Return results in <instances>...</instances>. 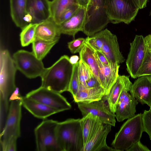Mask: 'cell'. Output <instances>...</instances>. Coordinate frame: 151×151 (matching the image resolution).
Wrapping results in <instances>:
<instances>
[{
	"label": "cell",
	"instance_id": "6da1fadb",
	"mask_svg": "<svg viewBox=\"0 0 151 151\" xmlns=\"http://www.w3.org/2000/svg\"><path fill=\"white\" fill-rule=\"evenodd\" d=\"M17 70L9 51L1 49L0 52V121L6 119L9 107V98L17 87L15 78Z\"/></svg>",
	"mask_w": 151,
	"mask_h": 151
},
{
	"label": "cell",
	"instance_id": "7a4b0ae2",
	"mask_svg": "<svg viewBox=\"0 0 151 151\" xmlns=\"http://www.w3.org/2000/svg\"><path fill=\"white\" fill-rule=\"evenodd\" d=\"M74 65L68 56H61L51 66L45 68L40 77L41 86L60 93L68 91Z\"/></svg>",
	"mask_w": 151,
	"mask_h": 151
},
{
	"label": "cell",
	"instance_id": "3957f363",
	"mask_svg": "<svg viewBox=\"0 0 151 151\" xmlns=\"http://www.w3.org/2000/svg\"><path fill=\"white\" fill-rule=\"evenodd\" d=\"M22 106L21 99L10 101L6 119L0 133V144L3 151L17 150V140L21 136Z\"/></svg>",
	"mask_w": 151,
	"mask_h": 151
},
{
	"label": "cell",
	"instance_id": "277c9868",
	"mask_svg": "<svg viewBox=\"0 0 151 151\" xmlns=\"http://www.w3.org/2000/svg\"><path fill=\"white\" fill-rule=\"evenodd\" d=\"M56 133L60 151H82L84 145L80 119L58 122Z\"/></svg>",
	"mask_w": 151,
	"mask_h": 151
},
{
	"label": "cell",
	"instance_id": "5b68a950",
	"mask_svg": "<svg viewBox=\"0 0 151 151\" xmlns=\"http://www.w3.org/2000/svg\"><path fill=\"white\" fill-rule=\"evenodd\" d=\"M142 114L128 119L115 135L111 145L116 151H127L132 145L140 141L143 132Z\"/></svg>",
	"mask_w": 151,
	"mask_h": 151
},
{
	"label": "cell",
	"instance_id": "8992f818",
	"mask_svg": "<svg viewBox=\"0 0 151 151\" xmlns=\"http://www.w3.org/2000/svg\"><path fill=\"white\" fill-rule=\"evenodd\" d=\"M109 22L105 0H91L86 11L82 32L88 37H91L102 30Z\"/></svg>",
	"mask_w": 151,
	"mask_h": 151
},
{
	"label": "cell",
	"instance_id": "52a82bcc",
	"mask_svg": "<svg viewBox=\"0 0 151 151\" xmlns=\"http://www.w3.org/2000/svg\"><path fill=\"white\" fill-rule=\"evenodd\" d=\"M105 5L110 22L114 24H129L139 9L132 0H105Z\"/></svg>",
	"mask_w": 151,
	"mask_h": 151
},
{
	"label": "cell",
	"instance_id": "ba28073f",
	"mask_svg": "<svg viewBox=\"0 0 151 151\" xmlns=\"http://www.w3.org/2000/svg\"><path fill=\"white\" fill-rule=\"evenodd\" d=\"M58 122L45 119L34 129L37 151H60L58 145L56 129Z\"/></svg>",
	"mask_w": 151,
	"mask_h": 151
},
{
	"label": "cell",
	"instance_id": "9c48e42d",
	"mask_svg": "<svg viewBox=\"0 0 151 151\" xmlns=\"http://www.w3.org/2000/svg\"><path fill=\"white\" fill-rule=\"evenodd\" d=\"M12 58L17 70L29 78L40 77L45 69L42 60L32 52L19 50L13 54Z\"/></svg>",
	"mask_w": 151,
	"mask_h": 151
},
{
	"label": "cell",
	"instance_id": "30bf717a",
	"mask_svg": "<svg viewBox=\"0 0 151 151\" xmlns=\"http://www.w3.org/2000/svg\"><path fill=\"white\" fill-rule=\"evenodd\" d=\"M25 96L57 109L60 112L71 108L70 104L61 93L41 86L30 91Z\"/></svg>",
	"mask_w": 151,
	"mask_h": 151
},
{
	"label": "cell",
	"instance_id": "8fae6325",
	"mask_svg": "<svg viewBox=\"0 0 151 151\" xmlns=\"http://www.w3.org/2000/svg\"><path fill=\"white\" fill-rule=\"evenodd\" d=\"M144 37L136 35L130 43V48L126 61L127 70L131 77L138 78V73L144 59L146 51Z\"/></svg>",
	"mask_w": 151,
	"mask_h": 151
},
{
	"label": "cell",
	"instance_id": "7c38bea8",
	"mask_svg": "<svg viewBox=\"0 0 151 151\" xmlns=\"http://www.w3.org/2000/svg\"><path fill=\"white\" fill-rule=\"evenodd\" d=\"M77 104L83 117L91 113L98 116L103 123L115 126V114L111 111L106 95H104L99 101L89 103L79 102Z\"/></svg>",
	"mask_w": 151,
	"mask_h": 151
},
{
	"label": "cell",
	"instance_id": "4fadbf2b",
	"mask_svg": "<svg viewBox=\"0 0 151 151\" xmlns=\"http://www.w3.org/2000/svg\"><path fill=\"white\" fill-rule=\"evenodd\" d=\"M132 84L130 80L126 83L119 98L115 113L116 118L119 122H122L135 115L136 107L138 102L128 92Z\"/></svg>",
	"mask_w": 151,
	"mask_h": 151
},
{
	"label": "cell",
	"instance_id": "5bb4252c",
	"mask_svg": "<svg viewBox=\"0 0 151 151\" xmlns=\"http://www.w3.org/2000/svg\"><path fill=\"white\" fill-rule=\"evenodd\" d=\"M104 31L101 52L110 64H119L123 63L125 60L120 51L116 36L107 29Z\"/></svg>",
	"mask_w": 151,
	"mask_h": 151
},
{
	"label": "cell",
	"instance_id": "9a60e30c",
	"mask_svg": "<svg viewBox=\"0 0 151 151\" xmlns=\"http://www.w3.org/2000/svg\"><path fill=\"white\" fill-rule=\"evenodd\" d=\"M132 84L129 91L130 94L142 104L151 105V76L138 77Z\"/></svg>",
	"mask_w": 151,
	"mask_h": 151
},
{
	"label": "cell",
	"instance_id": "2e32d148",
	"mask_svg": "<svg viewBox=\"0 0 151 151\" xmlns=\"http://www.w3.org/2000/svg\"><path fill=\"white\" fill-rule=\"evenodd\" d=\"M49 0H27V14L32 18V23L38 24L51 18Z\"/></svg>",
	"mask_w": 151,
	"mask_h": 151
},
{
	"label": "cell",
	"instance_id": "e0dca14e",
	"mask_svg": "<svg viewBox=\"0 0 151 151\" xmlns=\"http://www.w3.org/2000/svg\"><path fill=\"white\" fill-rule=\"evenodd\" d=\"M111 126L103 123L91 139L84 146L82 151H115L109 147L106 138L111 130Z\"/></svg>",
	"mask_w": 151,
	"mask_h": 151
},
{
	"label": "cell",
	"instance_id": "ac0fdd59",
	"mask_svg": "<svg viewBox=\"0 0 151 151\" xmlns=\"http://www.w3.org/2000/svg\"><path fill=\"white\" fill-rule=\"evenodd\" d=\"M86 10L80 6L77 12L69 19L58 25L61 34L71 35L74 37L79 31H82L85 20Z\"/></svg>",
	"mask_w": 151,
	"mask_h": 151
},
{
	"label": "cell",
	"instance_id": "d6986e66",
	"mask_svg": "<svg viewBox=\"0 0 151 151\" xmlns=\"http://www.w3.org/2000/svg\"><path fill=\"white\" fill-rule=\"evenodd\" d=\"M61 34L58 25L50 18L37 24L35 31V40L58 42Z\"/></svg>",
	"mask_w": 151,
	"mask_h": 151
},
{
	"label": "cell",
	"instance_id": "ffe728a7",
	"mask_svg": "<svg viewBox=\"0 0 151 151\" xmlns=\"http://www.w3.org/2000/svg\"><path fill=\"white\" fill-rule=\"evenodd\" d=\"M21 101L22 106L37 118L45 119L52 115L60 112L57 109L26 96H22Z\"/></svg>",
	"mask_w": 151,
	"mask_h": 151
},
{
	"label": "cell",
	"instance_id": "44dd1931",
	"mask_svg": "<svg viewBox=\"0 0 151 151\" xmlns=\"http://www.w3.org/2000/svg\"><path fill=\"white\" fill-rule=\"evenodd\" d=\"M80 122L83 134L84 146L96 133L103 123L98 116L91 113L80 119Z\"/></svg>",
	"mask_w": 151,
	"mask_h": 151
},
{
	"label": "cell",
	"instance_id": "7402d4cb",
	"mask_svg": "<svg viewBox=\"0 0 151 151\" xmlns=\"http://www.w3.org/2000/svg\"><path fill=\"white\" fill-rule=\"evenodd\" d=\"M104 95V90L101 87L88 88L80 83L78 91L73 98L77 103H89L101 100Z\"/></svg>",
	"mask_w": 151,
	"mask_h": 151
},
{
	"label": "cell",
	"instance_id": "603a6c76",
	"mask_svg": "<svg viewBox=\"0 0 151 151\" xmlns=\"http://www.w3.org/2000/svg\"><path fill=\"white\" fill-rule=\"evenodd\" d=\"M129 80V76L119 75L109 93L106 95L109 107L113 113H116L118 101L123 88Z\"/></svg>",
	"mask_w": 151,
	"mask_h": 151
},
{
	"label": "cell",
	"instance_id": "cb8c5ba5",
	"mask_svg": "<svg viewBox=\"0 0 151 151\" xmlns=\"http://www.w3.org/2000/svg\"><path fill=\"white\" fill-rule=\"evenodd\" d=\"M9 1L12 19L16 26L22 29L28 25L24 20L27 14V0H9Z\"/></svg>",
	"mask_w": 151,
	"mask_h": 151
},
{
	"label": "cell",
	"instance_id": "d4e9b609",
	"mask_svg": "<svg viewBox=\"0 0 151 151\" xmlns=\"http://www.w3.org/2000/svg\"><path fill=\"white\" fill-rule=\"evenodd\" d=\"M79 53L80 59L88 66L99 82V66L94 50L85 42Z\"/></svg>",
	"mask_w": 151,
	"mask_h": 151
},
{
	"label": "cell",
	"instance_id": "484cf974",
	"mask_svg": "<svg viewBox=\"0 0 151 151\" xmlns=\"http://www.w3.org/2000/svg\"><path fill=\"white\" fill-rule=\"evenodd\" d=\"M101 64L104 79L106 95L109 93L119 75L118 72L120 65L118 64H110L107 65L101 63Z\"/></svg>",
	"mask_w": 151,
	"mask_h": 151
},
{
	"label": "cell",
	"instance_id": "4316f807",
	"mask_svg": "<svg viewBox=\"0 0 151 151\" xmlns=\"http://www.w3.org/2000/svg\"><path fill=\"white\" fill-rule=\"evenodd\" d=\"M74 4H78L76 0H52L50 1L51 18L56 24L65 10Z\"/></svg>",
	"mask_w": 151,
	"mask_h": 151
},
{
	"label": "cell",
	"instance_id": "83f0119b",
	"mask_svg": "<svg viewBox=\"0 0 151 151\" xmlns=\"http://www.w3.org/2000/svg\"><path fill=\"white\" fill-rule=\"evenodd\" d=\"M57 42L35 40L32 43V52L37 58L42 60Z\"/></svg>",
	"mask_w": 151,
	"mask_h": 151
},
{
	"label": "cell",
	"instance_id": "f1b7e54d",
	"mask_svg": "<svg viewBox=\"0 0 151 151\" xmlns=\"http://www.w3.org/2000/svg\"><path fill=\"white\" fill-rule=\"evenodd\" d=\"M37 24L30 23L22 29L20 34L21 44L22 47L28 46L35 40V34Z\"/></svg>",
	"mask_w": 151,
	"mask_h": 151
},
{
	"label": "cell",
	"instance_id": "f546056e",
	"mask_svg": "<svg viewBox=\"0 0 151 151\" xmlns=\"http://www.w3.org/2000/svg\"><path fill=\"white\" fill-rule=\"evenodd\" d=\"M104 30L86 38L85 42L95 51H101L103 45Z\"/></svg>",
	"mask_w": 151,
	"mask_h": 151
},
{
	"label": "cell",
	"instance_id": "4dcf8cb0",
	"mask_svg": "<svg viewBox=\"0 0 151 151\" xmlns=\"http://www.w3.org/2000/svg\"><path fill=\"white\" fill-rule=\"evenodd\" d=\"M79 61L74 64L73 74L69 85L68 91L74 97L77 93L79 88L78 68Z\"/></svg>",
	"mask_w": 151,
	"mask_h": 151
},
{
	"label": "cell",
	"instance_id": "1f68e13d",
	"mask_svg": "<svg viewBox=\"0 0 151 151\" xmlns=\"http://www.w3.org/2000/svg\"><path fill=\"white\" fill-rule=\"evenodd\" d=\"M78 73L80 83L85 87L86 81L93 74L88 66L81 60H79Z\"/></svg>",
	"mask_w": 151,
	"mask_h": 151
},
{
	"label": "cell",
	"instance_id": "d6a6232c",
	"mask_svg": "<svg viewBox=\"0 0 151 151\" xmlns=\"http://www.w3.org/2000/svg\"><path fill=\"white\" fill-rule=\"evenodd\" d=\"M145 75L151 76V50L147 49L144 59L139 70L137 77Z\"/></svg>",
	"mask_w": 151,
	"mask_h": 151
},
{
	"label": "cell",
	"instance_id": "836d02e7",
	"mask_svg": "<svg viewBox=\"0 0 151 151\" xmlns=\"http://www.w3.org/2000/svg\"><path fill=\"white\" fill-rule=\"evenodd\" d=\"M79 7L78 4L70 5L62 14L56 24L60 25L69 19L77 12Z\"/></svg>",
	"mask_w": 151,
	"mask_h": 151
},
{
	"label": "cell",
	"instance_id": "e575fe53",
	"mask_svg": "<svg viewBox=\"0 0 151 151\" xmlns=\"http://www.w3.org/2000/svg\"><path fill=\"white\" fill-rule=\"evenodd\" d=\"M142 118L143 132L147 134L151 140V110H144Z\"/></svg>",
	"mask_w": 151,
	"mask_h": 151
},
{
	"label": "cell",
	"instance_id": "d590c367",
	"mask_svg": "<svg viewBox=\"0 0 151 151\" xmlns=\"http://www.w3.org/2000/svg\"><path fill=\"white\" fill-rule=\"evenodd\" d=\"M86 39L79 38L68 43V47L72 54L79 52L85 42Z\"/></svg>",
	"mask_w": 151,
	"mask_h": 151
},
{
	"label": "cell",
	"instance_id": "8d00e7d4",
	"mask_svg": "<svg viewBox=\"0 0 151 151\" xmlns=\"http://www.w3.org/2000/svg\"><path fill=\"white\" fill-rule=\"evenodd\" d=\"M99 87H101L100 84L93 74L89 79L86 81L85 87L88 88H92Z\"/></svg>",
	"mask_w": 151,
	"mask_h": 151
},
{
	"label": "cell",
	"instance_id": "74e56055",
	"mask_svg": "<svg viewBox=\"0 0 151 151\" xmlns=\"http://www.w3.org/2000/svg\"><path fill=\"white\" fill-rule=\"evenodd\" d=\"M150 151L146 146L143 145L140 141L132 145L127 151Z\"/></svg>",
	"mask_w": 151,
	"mask_h": 151
},
{
	"label": "cell",
	"instance_id": "f35d334b",
	"mask_svg": "<svg viewBox=\"0 0 151 151\" xmlns=\"http://www.w3.org/2000/svg\"><path fill=\"white\" fill-rule=\"evenodd\" d=\"M94 51L98 59L102 63L107 65H110V63L108 59L101 51L95 50Z\"/></svg>",
	"mask_w": 151,
	"mask_h": 151
},
{
	"label": "cell",
	"instance_id": "ab89813d",
	"mask_svg": "<svg viewBox=\"0 0 151 151\" xmlns=\"http://www.w3.org/2000/svg\"><path fill=\"white\" fill-rule=\"evenodd\" d=\"M134 4L139 9L146 7L148 0H132Z\"/></svg>",
	"mask_w": 151,
	"mask_h": 151
},
{
	"label": "cell",
	"instance_id": "60d3db41",
	"mask_svg": "<svg viewBox=\"0 0 151 151\" xmlns=\"http://www.w3.org/2000/svg\"><path fill=\"white\" fill-rule=\"evenodd\" d=\"M77 3L80 7L85 8L86 11L89 7L91 0H76Z\"/></svg>",
	"mask_w": 151,
	"mask_h": 151
},
{
	"label": "cell",
	"instance_id": "b9f144b4",
	"mask_svg": "<svg viewBox=\"0 0 151 151\" xmlns=\"http://www.w3.org/2000/svg\"><path fill=\"white\" fill-rule=\"evenodd\" d=\"M144 40L146 48L151 50V34L144 37Z\"/></svg>",
	"mask_w": 151,
	"mask_h": 151
},
{
	"label": "cell",
	"instance_id": "7bdbcfd3",
	"mask_svg": "<svg viewBox=\"0 0 151 151\" xmlns=\"http://www.w3.org/2000/svg\"><path fill=\"white\" fill-rule=\"evenodd\" d=\"M71 62L73 64H74L78 62L79 57L77 55L72 56L70 58Z\"/></svg>",
	"mask_w": 151,
	"mask_h": 151
},
{
	"label": "cell",
	"instance_id": "ee69618b",
	"mask_svg": "<svg viewBox=\"0 0 151 151\" xmlns=\"http://www.w3.org/2000/svg\"><path fill=\"white\" fill-rule=\"evenodd\" d=\"M150 109L151 110V106H150Z\"/></svg>",
	"mask_w": 151,
	"mask_h": 151
},
{
	"label": "cell",
	"instance_id": "f6af8a7d",
	"mask_svg": "<svg viewBox=\"0 0 151 151\" xmlns=\"http://www.w3.org/2000/svg\"><path fill=\"white\" fill-rule=\"evenodd\" d=\"M150 16H151V10L150 13Z\"/></svg>",
	"mask_w": 151,
	"mask_h": 151
}]
</instances>
